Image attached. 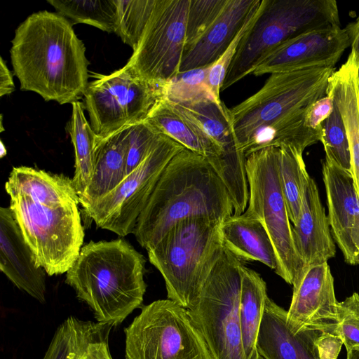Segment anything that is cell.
I'll return each mask as SVG.
<instances>
[{"label": "cell", "mask_w": 359, "mask_h": 359, "mask_svg": "<svg viewBox=\"0 0 359 359\" xmlns=\"http://www.w3.org/2000/svg\"><path fill=\"white\" fill-rule=\"evenodd\" d=\"M231 195L201 155L184 148L168 163L133 231L148 250L176 223L192 217L224 221L233 215Z\"/></svg>", "instance_id": "3"}, {"label": "cell", "mask_w": 359, "mask_h": 359, "mask_svg": "<svg viewBox=\"0 0 359 359\" xmlns=\"http://www.w3.org/2000/svg\"><path fill=\"white\" fill-rule=\"evenodd\" d=\"M287 311L268 297L260 323L256 351L264 359H320L318 341L327 333L303 328L296 331Z\"/></svg>", "instance_id": "17"}, {"label": "cell", "mask_w": 359, "mask_h": 359, "mask_svg": "<svg viewBox=\"0 0 359 359\" xmlns=\"http://www.w3.org/2000/svg\"><path fill=\"white\" fill-rule=\"evenodd\" d=\"M340 26L334 0H262L241 40L222 91L248 74L283 43L309 32Z\"/></svg>", "instance_id": "5"}, {"label": "cell", "mask_w": 359, "mask_h": 359, "mask_svg": "<svg viewBox=\"0 0 359 359\" xmlns=\"http://www.w3.org/2000/svg\"><path fill=\"white\" fill-rule=\"evenodd\" d=\"M262 0H227L203 35L184 51L180 72L212 65L225 52Z\"/></svg>", "instance_id": "19"}, {"label": "cell", "mask_w": 359, "mask_h": 359, "mask_svg": "<svg viewBox=\"0 0 359 359\" xmlns=\"http://www.w3.org/2000/svg\"><path fill=\"white\" fill-rule=\"evenodd\" d=\"M266 284L255 271L244 265L239 303V318L246 359H251L268 299Z\"/></svg>", "instance_id": "27"}, {"label": "cell", "mask_w": 359, "mask_h": 359, "mask_svg": "<svg viewBox=\"0 0 359 359\" xmlns=\"http://www.w3.org/2000/svg\"><path fill=\"white\" fill-rule=\"evenodd\" d=\"M346 359H359V346L352 348L348 351Z\"/></svg>", "instance_id": "43"}, {"label": "cell", "mask_w": 359, "mask_h": 359, "mask_svg": "<svg viewBox=\"0 0 359 359\" xmlns=\"http://www.w3.org/2000/svg\"><path fill=\"white\" fill-rule=\"evenodd\" d=\"M245 169L249 187L243 213L259 220L273 243L278 259L276 273L295 285L307 266L297 252L292 224L279 180V148L268 147L250 154Z\"/></svg>", "instance_id": "8"}, {"label": "cell", "mask_w": 359, "mask_h": 359, "mask_svg": "<svg viewBox=\"0 0 359 359\" xmlns=\"http://www.w3.org/2000/svg\"><path fill=\"white\" fill-rule=\"evenodd\" d=\"M15 86L12 74L2 57L0 60V96L12 93Z\"/></svg>", "instance_id": "40"}, {"label": "cell", "mask_w": 359, "mask_h": 359, "mask_svg": "<svg viewBox=\"0 0 359 359\" xmlns=\"http://www.w3.org/2000/svg\"><path fill=\"white\" fill-rule=\"evenodd\" d=\"M351 44L348 25L309 32L279 46L257 65L252 74L262 76L312 68H334Z\"/></svg>", "instance_id": "14"}, {"label": "cell", "mask_w": 359, "mask_h": 359, "mask_svg": "<svg viewBox=\"0 0 359 359\" xmlns=\"http://www.w3.org/2000/svg\"><path fill=\"white\" fill-rule=\"evenodd\" d=\"M128 130L129 126L106 138L98 139L90 182L79 197L83 209L110 192L126 177Z\"/></svg>", "instance_id": "23"}, {"label": "cell", "mask_w": 359, "mask_h": 359, "mask_svg": "<svg viewBox=\"0 0 359 359\" xmlns=\"http://www.w3.org/2000/svg\"><path fill=\"white\" fill-rule=\"evenodd\" d=\"M297 254L306 266L327 262L336 247L315 181L309 177L299 217L292 226Z\"/></svg>", "instance_id": "20"}, {"label": "cell", "mask_w": 359, "mask_h": 359, "mask_svg": "<svg viewBox=\"0 0 359 359\" xmlns=\"http://www.w3.org/2000/svg\"><path fill=\"white\" fill-rule=\"evenodd\" d=\"M223 222L204 217L180 221L147 250L164 279L168 299L187 309L194 304L223 247Z\"/></svg>", "instance_id": "6"}, {"label": "cell", "mask_w": 359, "mask_h": 359, "mask_svg": "<svg viewBox=\"0 0 359 359\" xmlns=\"http://www.w3.org/2000/svg\"><path fill=\"white\" fill-rule=\"evenodd\" d=\"M243 266L223 245L188 309L212 359H246L239 318Z\"/></svg>", "instance_id": "7"}, {"label": "cell", "mask_w": 359, "mask_h": 359, "mask_svg": "<svg viewBox=\"0 0 359 359\" xmlns=\"http://www.w3.org/2000/svg\"><path fill=\"white\" fill-rule=\"evenodd\" d=\"M9 208L36 266L48 276L67 273L77 259L84 238L78 205H46L13 195Z\"/></svg>", "instance_id": "9"}, {"label": "cell", "mask_w": 359, "mask_h": 359, "mask_svg": "<svg viewBox=\"0 0 359 359\" xmlns=\"http://www.w3.org/2000/svg\"><path fill=\"white\" fill-rule=\"evenodd\" d=\"M93 350L96 359H113L109 349L108 342L95 344Z\"/></svg>", "instance_id": "42"}, {"label": "cell", "mask_w": 359, "mask_h": 359, "mask_svg": "<svg viewBox=\"0 0 359 359\" xmlns=\"http://www.w3.org/2000/svg\"><path fill=\"white\" fill-rule=\"evenodd\" d=\"M326 95L333 99L344 123L350 147L351 175L359 197V55L353 50L329 78Z\"/></svg>", "instance_id": "21"}, {"label": "cell", "mask_w": 359, "mask_h": 359, "mask_svg": "<svg viewBox=\"0 0 359 359\" xmlns=\"http://www.w3.org/2000/svg\"><path fill=\"white\" fill-rule=\"evenodd\" d=\"M113 327L71 316L57 327L43 359H81L91 344L108 342Z\"/></svg>", "instance_id": "26"}, {"label": "cell", "mask_w": 359, "mask_h": 359, "mask_svg": "<svg viewBox=\"0 0 359 359\" xmlns=\"http://www.w3.org/2000/svg\"><path fill=\"white\" fill-rule=\"evenodd\" d=\"M145 121L129 126L126 153V175L146 158L162 137Z\"/></svg>", "instance_id": "35"}, {"label": "cell", "mask_w": 359, "mask_h": 359, "mask_svg": "<svg viewBox=\"0 0 359 359\" xmlns=\"http://www.w3.org/2000/svg\"><path fill=\"white\" fill-rule=\"evenodd\" d=\"M227 0H190L184 50L191 46L219 16Z\"/></svg>", "instance_id": "34"}, {"label": "cell", "mask_w": 359, "mask_h": 359, "mask_svg": "<svg viewBox=\"0 0 359 359\" xmlns=\"http://www.w3.org/2000/svg\"><path fill=\"white\" fill-rule=\"evenodd\" d=\"M259 6L251 14L231 43L222 56L211 66L209 71L208 76V86L215 100L219 102H222L220 98V92L229 68L236 53L238 44L257 18Z\"/></svg>", "instance_id": "37"}, {"label": "cell", "mask_w": 359, "mask_h": 359, "mask_svg": "<svg viewBox=\"0 0 359 359\" xmlns=\"http://www.w3.org/2000/svg\"><path fill=\"white\" fill-rule=\"evenodd\" d=\"M184 147L163 135L139 166L113 190L84 208L97 227L120 236L133 233L137 220L170 160Z\"/></svg>", "instance_id": "12"}, {"label": "cell", "mask_w": 359, "mask_h": 359, "mask_svg": "<svg viewBox=\"0 0 359 359\" xmlns=\"http://www.w3.org/2000/svg\"><path fill=\"white\" fill-rule=\"evenodd\" d=\"M334 71L319 67L272 73L257 93L229 109L236 144L245 157L305 136L310 130L305 114L326 95Z\"/></svg>", "instance_id": "2"}, {"label": "cell", "mask_w": 359, "mask_h": 359, "mask_svg": "<svg viewBox=\"0 0 359 359\" xmlns=\"http://www.w3.org/2000/svg\"><path fill=\"white\" fill-rule=\"evenodd\" d=\"M348 25L350 29L351 49L359 55V16L354 22Z\"/></svg>", "instance_id": "41"}, {"label": "cell", "mask_w": 359, "mask_h": 359, "mask_svg": "<svg viewBox=\"0 0 359 359\" xmlns=\"http://www.w3.org/2000/svg\"><path fill=\"white\" fill-rule=\"evenodd\" d=\"M292 287L287 316L291 327L296 331L309 328L337 335L339 302L327 262L307 266Z\"/></svg>", "instance_id": "15"}, {"label": "cell", "mask_w": 359, "mask_h": 359, "mask_svg": "<svg viewBox=\"0 0 359 359\" xmlns=\"http://www.w3.org/2000/svg\"><path fill=\"white\" fill-rule=\"evenodd\" d=\"M10 50L20 90L60 104L79 101L88 82L86 48L72 24L57 13L41 11L15 29Z\"/></svg>", "instance_id": "1"}, {"label": "cell", "mask_w": 359, "mask_h": 359, "mask_svg": "<svg viewBox=\"0 0 359 359\" xmlns=\"http://www.w3.org/2000/svg\"><path fill=\"white\" fill-rule=\"evenodd\" d=\"M223 245L241 260L257 261L274 271L278 259L273 243L262 223L244 214L232 215L221 226Z\"/></svg>", "instance_id": "25"}, {"label": "cell", "mask_w": 359, "mask_h": 359, "mask_svg": "<svg viewBox=\"0 0 359 359\" xmlns=\"http://www.w3.org/2000/svg\"><path fill=\"white\" fill-rule=\"evenodd\" d=\"M211 66L178 73L164 86L163 97L174 103L190 102L205 98L215 100L208 83Z\"/></svg>", "instance_id": "32"}, {"label": "cell", "mask_w": 359, "mask_h": 359, "mask_svg": "<svg viewBox=\"0 0 359 359\" xmlns=\"http://www.w3.org/2000/svg\"><path fill=\"white\" fill-rule=\"evenodd\" d=\"M1 156L3 157L5 155L3 151L6 152V150L4 149V146L2 142L1 143Z\"/></svg>", "instance_id": "45"}, {"label": "cell", "mask_w": 359, "mask_h": 359, "mask_svg": "<svg viewBox=\"0 0 359 359\" xmlns=\"http://www.w3.org/2000/svg\"><path fill=\"white\" fill-rule=\"evenodd\" d=\"M163 89L140 78L127 64L110 74H98L83 95L92 129L104 139L144 121L163 97Z\"/></svg>", "instance_id": "11"}, {"label": "cell", "mask_w": 359, "mask_h": 359, "mask_svg": "<svg viewBox=\"0 0 359 359\" xmlns=\"http://www.w3.org/2000/svg\"><path fill=\"white\" fill-rule=\"evenodd\" d=\"M190 0H157L126 63L142 79L164 86L180 73Z\"/></svg>", "instance_id": "13"}, {"label": "cell", "mask_w": 359, "mask_h": 359, "mask_svg": "<svg viewBox=\"0 0 359 359\" xmlns=\"http://www.w3.org/2000/svg\"><path fill=\"white\" fill-rule=\"evenodd\" d=\"M5 190L9 196L22 195L46 205L79 203L72 179L27 166L13 168Z\"/></svg>", "instance_id": "24"}, {"label": "cell", "mask_w": 359, "mask_h": 359, "mask_svg": "<svg viewBox=\"0 0 359 359\" xmlns=\"http://www.w3.org/2000/svg\"><path fill=\"white\" fill-rule=\"evenodd\" d=\"M279 148V180L290 222L295 224L299 217L303 197L309 175L303 153L283 145Z\"/></svg>", "instance_id": "29"}, {"label": "cell", "mask_w": 359, "mask_h": 359, "mask_svg": "<svg viewBox=\"0 0 359 359\" xmlns=\"http://www.w3.org/2000/svg\"><path fill=\"white\" fill-rule=\"evenodd\" d=\"M322 172L331 233L345 262L359 264V197L351 172L325 159Z\"/></svg>", "instance_id": "16"}, {"label": "cell", "mask_w": 359, "mask_h": 359, "mask_svg": "<svg viewBox=\"0 0 359 359\" xmlns=\"http://www.w3.org/2000/svg\"><path fill=\"white\" fill-rule=\"evenodd\" d=\"M334 108L333 99L325 95L313 103L307 109L304 116L306 127L322 130V123L330 116Z\"/></svg>", "instance_id": "38"}, {"label": "cell", "mask_w": 359, "mask_h": 359, "mask_svg": "<svg viewBox=\"0 0 359 359\" xmlns=\"http://www.w3.org/2000/svg\"><path fill=\"white\" fill-rule=\"evenodd\" d=\"M337 335L346 351L359 346V294L353 292L337 304Z\"/></svg>", "instance_id": "36"}, {"label": "cell", "mask_w": 359, "mask_h": 359, "mask_svg": "<svg viewBox=\"0 0 359 359\" xmlns=\"http://www.w3.org/2000/svg\"><path fill=\"white\" fill-rule=\"evenodd\" d=\"M343 345L337 335L325 334L318 341L320 359H337Z\"/></svg>", "instance_id": "39"}, {"label": "cell", "mask_w": 359, "mask_h": 359, "mask_svg": "<svg viewBox=\"0 0 359 359\" xmlns=\"http://www.w3.org/2000/svg\"><path fill=\"white\" fill-rule=\"evenodd\" d=\"M325 160L351 172V152L343 121L335 104L330 116L322 123Z\"/></svg>", "instance_id": "33"}, {"label": "cell", "mask_w": 359, "mask_h": 359, "mask_svg": "<svg viewBox=\"0 0 359 359\" xmlns=\"http://www.w3.org/2000/svg\"><path fill=\"white\" fill-rule=\"evenodd\" d=\"M57 13L74 23L87 24L107 32H116L117 10L114 0H48Z\"/></svg>", "instance_id": "30"}, {"label": "cell", "mask_w": 359, "mask_h": 359, "mask_svg": "<svg viewBox=\"0 0 359 359\" xmlns=\"http://www.w3.org/2000/svg\"><path fill=\"white\" fill-rule=\"evenodd\" d=\"M124 332L125 359H212L188 309L168 299L143 306Z\"/></svg>", "instance_id": "10"}, {"label": "cell", "mask_w": 359, "mask_h": 359, "mask_svg": "<svg viewBox=\"0 0 359 359\" xmlns=\"http://www.w3.org/2000/svg\"><path fill=\"white\" fill-rule=\"evenodd\" d=\"M72 105V116L67 129L75 152L72 181L79 197L84 193L92 176L95 149L99 137L85 116L84 104L76 101Z\"/></svg>", "instance_id": "28"}, {"label": "cell", "mask_w": 359, "mask_h": 359, "mask_svg": "<svg viewBox=\"0 0 359 359\" xmlns=\"http://www.w3.org/2000/svg\"><path fill=\"white\" fill-rule=\"evenodd\" d=\"M157 0H114L117 10L116 34L135 50Z\"/></svg>", "instance_id": "31"}, {"label": "cell", "mask_w": 359, "mask_h": 359, "mask_svg": "<svg viewBox=\"0 0 359 359\" xmlns=\"http://www.w3.org/2000/svg\"><path fill=\"white\" fill-rule=\"evenodd\" d=\"M251 359H264L259 353L257 351H255V353H253Z\"/></svg>", "instance_id": "44"}, {"label": "cell", "mask_w": 359, "mask_h": 359, "mask_svg": "<svg viewBox=\"0 0 359 359\" xmlns=\"http://www.w3.org/2000/svg\"><path fill=\"white\" fill-rule=\"evenodd\" d=\"M0 269L20 290L46 302V271L38 267L9 207L0 208Z\"/></svg>", "instance_id": "18"}, {"label": "cell", "mask_w": 359, "mask_h": 359, "mask_svg": "<svg viewBox=\"0 0 359 359\" xmlns=\"http://www.w3.org/2000/svg\"><path fill=\"white\" fill-rule=\"evenodd\" d=\"M145 262L124 239L90 241L66 273L65 283L89 306L97 322L116 326L142 306Z\"/></svg>", "instance_id": "4"}, {"label": "cell", "mask_w": 359, "mask_h": 359, "mask_svg": "<svg viewBox=\"0 0 359 359\" xmlns=\"http://www.w3.org/2000/svg\"><path fill=\"white\" fill-rule=\"evenodd\" d=\"M144 121L160 134L203 156L221 178L224 169L222 150L168 100L160 98Z\"/></svg>", "instance_id": "22"}]
</instances>
